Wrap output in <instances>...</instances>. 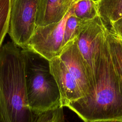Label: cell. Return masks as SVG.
I'll return each instance as SVG.
<instances>
[{
	"instance_id": "obj_14",
	"label": "cell",
	"mask_w": 122,
	"mask_h": 122,
	"mask_svg": "<svg viewBox=\"0 0 122 122\" xmlns=\"http://www.w3.org/2000/svg\"><path fill=\"white\" fill-rule=\"evenodd\" d=\"M11 0H0V49L9 30Z\"/></svg>"
},
{
	"instance_id": "obj_4",
	"label": "cell",
	"mask_w": 122,
	"mask_h": 122,
	"mask_svg": "<svg viewBox=\"0 0 122 122\" xmlns=\"http://www.w3.org/2000/svg\"><path fill=\"white\" fill-rule=\"evenodd\" d=\"M107 30L99 15L91 20L82 21L76 38L78 47L89 77L91 91L95 83L101 55L106 42Z\"/></svg>"
},
{
	"instance_id": "obj_16",
	"label": "cell",
	"mask_w": 122,
	"mask_h": 122,
	"mask_svg": "<svg viewBox=\"0 0 122 122\" xmlns=\"http://www.w3.org/2000/svg\"><path fill=\"white\" fill-rule=\"evenodd\" d=\"M109 30L122 39V17L112 23Z\"/></svg>"
},
{
	"instance_id": "obj_11",
	"label": "cell",
	"mask_w": 122,
	"mask_h": 122,
	"mask_svg": "<svg viewBox=\"0 0 122 122\" xmlns=\"http://www.w3.org/2000/svg\"><path fill=\"white\" fill-rule=\"evenodd\" d=\"M106 40L112 65L122 81V39L107 29Z\"/></svg>"
},
{
	"instance_id": "obj_6",
	"label": "cell",
	"mask_w": 122,
	"mask_h": 122,
	"mask_svg": "<svg viewBox=\"0 0 122 122\" xmlns=\"http://www.w3.org/2000/svg\"><path fill=\"white\" fill-rule=\"evenodd\" d=\"M73 5L59 22L45 26H37L26 49L49 61L58 57L63 50L65 24L68 17L73 13Z\"/></svg>"
},
{
	"instance_id": "obj_19",
	"label": "cell",
	"mask_w": 122,
	"mask_h": 122,
	"mask_svg": "<svg viewBox=\"0 0 122 122\" xmlns=\"http://www.w3.org/2000/svg\"><path fill=\"white\" fill-rule=\"evenodd\" d=\"M96 0V1H98V0Z\"/></svg>"
},
{
	"instance_id": "obj_8",
	"label": "cell",
	"mask_w": 122,
	"mask_h": 122,
	"mask_svg": "<svg viewBox=\"0 0 122 122\" xmlns=\"http://www.w3.org/2000/svg\"><path fill=\"white\" fill-rule=\"evenodd\" d=\"M58 57L76 81L84 96L89 94L91 92V86L76 38L63 49Z\"/></svg>"
},
{
	"instance_id": "obj_7",
	"label": "cell",
	"mask_w": 122,
	"mask_h": 122,
	"mask_svg": "<svg viewBox=\"0 0 122 122\" xmlns=\"http://www.w3.org/2000/svg\"><path fill=\"white\" fill-rule=\"evenodd\" d=\"M50 64L51 72L59 89L62 107L84 97L76 81L59 57L50 60Z\"/></svg>"
},
{
	"instance_id": "obj_12",
	"label": "cell",
	"mask_w": 122,
	"mask_h": 122,
	"mask_svg": "<svg viewBox=\"0 0 122 122\" xmlns=\"http://www.w3.org/2000/svg\"><path fill=\"white\" fill-rule=\"evenodd\" d=\"M73 14L82 21L91 20L99 16L97 1L81 0L73 5Z\"/></svg>"
},
{
	"instance_id": "obj_5",
	"label": "cell",
	"mask_w": 122,
	"mask_h": 122,
	"mask_svg": "<svg viewBox=\"0 0 122 122\" xmlns=\"http://www.w3.org/2000/svg\"><path fill=\"white\" fill-rule=\"evenodd\" d=\"M38 0H11L8 34L12 41L22 49L37 27Z\"/></svg>"
},
{
	"instance_id": "obj_3",
	"label": "cell",
	"mask_w": 122,
	"mask_h": 122,
	"mask_svg": "<svg viewBox=\"0 0 122 122\" xmlns=\"http://www.w3.org/2000/svg\"><path fill=\"white\" fill-rule=\"evenodd\" d=\"M23 50L26 91L31 110L39 114L62 107L59 89L51 72L50 61L29 50Z\"/></svg>"
},
{
	"instance_id": "obj_9",
	"label": "cell",
	"mask_w": 122,
	"mask_h": 122,
	"mask_svg": "<svg viewBox=\"0 0 122 122\" xmlns=\"http://www.w3.org/2000/svg\"><path fill=\"white\" fill-rule=\"evenodd\" d=\"M74 4L72 0H38L37 26L59 22Z\"/></svg>"
},
{
	"instance_id": "obj_18",
	"label": "cell",
	"mask_w": 122,
	"mask_h": 122,
	"mask_svg": "<svg viewBox=\"0 0 122 122\" xmlns=\"http://www.w3.org/2000/svg\"><path fill=\"white\" fill-rule=\"evenodd\" d=\"M72 0L73 1V3H74V4H75V3H76L77 2H78V1H80V0Z\"/></svg>"
},
{
	"instance_id": "obj_17",
	"label": "cell",
	"mask_w": 122,
	"mask_h": 122,
	"mask_svg": "<svg viewBox=\"0 0 122 122\" xmlns=\"http://www.w3.org/2000/svg\"><path fill=\"white\" fill-rule=\"evenodd\" d=\"M90 122H122V117L115 119H106V120H100L93 121Z\"/></svg>"
},
{
	"instance_id": "obj_2",
	"label": "cell",
	"mask_w": 122,
	"mask_h": 122,
	"mask_svg": "<svg viewBox=\"0 0 122 122\" xmlns=\"http://www.w3.org/2000/svg\"><path fill=\"white\" fill-rule=\"evenodd\" d=\"M66 107L85 122L122 117V81L112 65L107 40L91 92Z\"/></svg>"
},
{
	"instance_id": "obj_10",
	"label": "cell",
	"mask_w": 122,
	"mask_h": 122,
	"mask_svg": "<svg viewBox=\"0 0 122 122\" xmlns=\"http://www.w3.org/2000/svg\"><path fill=\"white\" fill-rule=\"evenodd\" d=\"M100 17L106 28L122 17V0H98L97 1Z\"/></svg>"
},
{
	"instance_id": "obj_15",
	"label": "cell",
	"mask_w": 122,
	"mask_h": 122,
	"mask_svg": "<svg viewBox=\"0 0 122 122\" xmlns=\"http://www.w3.org/2000/svg\"><path fill=\"white\" fill-rule=\"evenodd\" d=\"M63 108L60 107L40 113L35 122H65Z\"/></svg>"
},
{
	"instance_id": "obj_13",
	"label": "cell",
	"mask_w": 122,
	"mask_h": 122,
	"mask_svg": "<svg viewBox=\"0 0 122 122\" xmlns=\"http://www.w3.org/2000/svg\"><path fill=\"white\" fill-rule=\"evenodd\" d=\"M82 20L73 14V11L67 18L64 27L63 49L75 40L79 34Z\"/></svg>"
},
{
	"instance_id": "obj_1",
	"label": "cell",
	"mask_w": 122,
	"mask_h": 122,
	"mask_svg": "<svg viewBox=\"0 0 122 122\" xmlns=\"http://www.w3.org/2000/svg\"><path fill=\"white\" fill-rule=\"evenodd\" d=\"M27 97L24 52L13 41L0 49V122H35Z\"/></svg>"
}]
</instances>
